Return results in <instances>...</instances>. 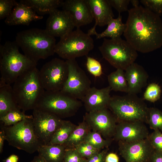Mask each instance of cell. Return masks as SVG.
I'll list each match as a JSON object with an SVG mask.
<instances>
[{
	"label": "cell",
	"mask_w": 162,
	"mask_h": 162,
	"mask_svg": "<svg viewBox=\"0 0 162 162\" xmlns=\"http://www.w3.org/2000/svg\"><path fill=\"white\" fill-rule=\"evenodd\" d=\"M123 35L137 52L147 53L162 46V21L160 16L141 6L128 10Z\"/></svg>",
	"instance_id": "obj_1"
},
{
	"label": "cell",
	"mask_w": 162,
	"mask_h": 162,
	"mask_svg": "<svg viewBox=\"0 0 162 162\" xmlns=\"http://www.w3.org/2000/svg\"><path fill=\"white\" fill-rule=\"evenodd\" d=\"M16 42L7 41L0 47V85H11L37 63L20 52Z\"/></svg>",
	"instance_id": "obj_2"
},
{
	"label": "cell",
	"mask_w": 162,
	"mask_h": 162,
	"mask_svg": "<svg viewBox=\"0 0 162 162\" xmlns=\"http://www.w3.org/2000/svg\"><path fill=\"white\" fill-rule=\"evenodd\" d=\"M15 41L24 54L36 63L55 53V37L45 29L34 28L21 31L16 34Z\"/></svg>",
	"instance_id": "obj_3"
},
{
	"label": "cell",
	"mask_w": 162,
	"mask_h": 162,
	"mask_svg": "<svg viewBox=\"0 0 162 162\" xmlns=\"http://www.w3.org/2000/svg\"><path fill=\"white\" fill-rule=\"evenodd\" d=\"M36 67L26 72L14 82L15 100L20 110L25 112L34 109L45 90L40 82Z\"/></svg>",
	"instance_id": "obj_4"
},
{
	"label": "cell",
	"mask_w": 162,
	"mask_h": 162,
	"mask_svg": "<svg viewBox=\"0 0 162 162\" xmlns=\"http://www.w3.org/2000/svg\"><path fill=\"white\" fill-rule=\"evenodd\" d=\"M108 108L118 122L139 121L147 123L149 108L136 94L127 93L122 96L111 97Z\"/></svg>",
	"instance_id": "obj_5"
},
{
	"label": "cell",
	"mask_w": 162,
	"mask_h": 162,
	"mask_svg": "<svg viewBox=\"0 0 162 162\" xmlns=\"http://www.w3.org/2000/svg\"><path fill=\"white\" fill-rule=\"evenodd\" d=\"M82 105L81 101L61 91H45L35 108L62 118L74 115Z\"/></svg>",
	"instance_id": "obj_6"
},
{
	"label": "cell",
	"mask_w": 162,
	"mask_h": 162,
	"mask_svg": "<svg viewBox=\"0 0 162 162\" xmlns=\"http://www.w3.org/2000/svg\"><path fill=\"white\" fill-rule=\"evenodd\" d=\"M98 48L103 57L111 65L124 70L134 62L138 56L137 51L121 38H104Z\"/></svg>",
	"instance_id": "obj_7"
},
{
	"label": "cell",
	"mask_w": 162,
	"mask_h": 162,
	"mask_svg": "<svg viewBox=\"0 0 162 162\" xmlns=\"http://www.w3.org/2000/svg\"><path fill=\"white\" fill-rule=\"evenodd\" d=\"M32 119V115L12 125H2L9 145L30 154L41 146L34 133Z\"/></svg>",
	"instance_id": "obj_8"
},
{
	"label": "cell",
	"mask_w": 162,
	"mask_h": 162,
	"mask_svg": "<svg viewBox=\"0 0 162 162\" xmlns=\"http://www.w3.org/2000/svg\"><path fill=\"white\" fill-rule=\"evenodd\" d=\"M94 47L91 36L79 28L61 38L55 52L62 58L68 60L86 56Z\"/></svg>",
	"instance_id": "obj_9"
},
{
	"label": "cell",
	"mask_w": 162,
	"mask_h": 162,
	"mask_svg": "<svg viewBox=\"0 0 162 162\" xmlns=\"http://www.w3.org/2000/svg\"><path fill=\"white\" fill-rule=\"evenodd\" d=\"M68 74L66 61L58 58L46 63L39 70L41 84L46 91H61L67 80Z\"/></svg>",
	"instance_id": "obj_10"
},
{
	"label": "cell",
	"mask_w": 162,
	"mask_h": 162,
	"mask_svg": "<svg viewBox=\"0 0 162 162\" xmlns=\"http://www.w3.org/2000/svg\"><path fill=\"white\" fill-rule=\"evenodd\" d=\"M66 61L68 76L61 91L74 98L81 100L91 88V81L75 59Z\"/></svg>",
	"instance_id": "obj_11"
},
{
	"label": "cell",
	"mask_w": 162,
	"mask_h": 162,
	"mask_svg": "<svg viewBox=\"0 0 162 162\" xmlns=\"http://www.w3.org/2000/svg\"><path fill=\"white\" fill-rule=\"evenodd\" d=\"M33 110L32 123L35 134L41 146L47 145L63 120L36 108Z\"/></svg>",
	"instance_id": "obj_12"
},
{
	"label": "cell",
	"mask_w": 162,
	"mask_h": 162,
	"mask_svg": "<svg viewBox=\"0 0 162 162\" xmlns=\"http://www.w3.org/2000/svg\"><path fill=\"white\" fill-rule=\"evenodd\" d=\"M108 108L86 112L83 119L91 130L106 138L113 137L117 125L116 119Z\"/></svg>",
	"instance_id": "obj_13"
},
{
	"label": "cell",
	"mask_w": 162,
	"mask_h": 162,
	"mask_svg": "<svg viewBox=\"0 0 162 162\" xmlns=\"http://www.w3.org/2000/svg\"><path fill=\"white\" fill-rule=\"evenodd\" d=\"M120 154L125 162H150L154 151L148 138L136 141H118Z\"/></svg>",
	"instance_id": "obj_14"
},
{
	"label": "cell",
	"mask_w": 162,
	"mask_h": 162,
	"mask_svg": "<svg viewBox=\"0 0 162 162\" xmlns=\"http://www.w3.org/2000/svg\"><path fill=\"white\" fill-rule=\"evenodd\" d=\"M149 134L144 122L123 121L118 122L113 137L118 141L131 142L147 138Z\"/></svg>",
	"instance_id": "obj_15"
},
{
	"label": "cell",
	"mask_w": 162,
	"mask_h": 162,
	"mask_svg": "<svg viewBox=\"0 0 162 162\" xmlns=\"http://www.w3.org/2000/svg\"><path fill=\"white\" fill-rule=\"evenodd\" d=\"M74 27L69 13L56 9L49 14L45 29L51 36L61 38L72 31Z\"/></svg>",
	"instance_id": "obj_16"
},
{
	"label": "cell",
	"mask_w": 162,
	"mask_h": 162,
	"mask_svg": "<svg viewBox=\"0 0 162 162\" xmlns=\"http://www.w3.org/2000/svg\"><path fill=\"white\" fill-rule=\"evenodd\" d=\"M62 8L70 14L77 28L90 23L94 19L86 0H66Z\"/></svg>",
	"instance_id": "obj_17"
},
{
	"label": "cell",
	"mask_w": 162,
	"mask_h": 162,
	"mask_svg": "<svg viewBox=\"0 0 162 162\" xmlns=\"http://www.w3.org/2000/svg\"><path fill=\"white\" fill-rule=\"evenodd\" d=\"M111 90L109 86L101 89L91 87L81 100L87 112L108 108Z\"/></svg>",
	"instance_id": "obj_18"
},
{
	"label": "cell",
	"mask_w": 162,
	"mask_h": 162,
	"mask_svg": "<svg viewBox=\"0 0 162 162\" xmlns=\"http://www.w3.org/2000/svg\"><path fill=\"white\" fill-rule=\"evenodd\" d=\"M128 86L127 93L136 94L147 85L148 75L141 65L134 63L125 70Z\"/></svg>",
	"instance_id": "obj_19"
},
{
	"label": "cell",
	"mask_w": 162,
	"mask_h": 162,
	"mask_svg": "<svg viewBox=\"0 0 162 162\" xmlns=\"http://www.w3.org/2000/svg\"><path fill=\"white\" fill-rule=\"evenodd\" d=\"M92 15L95 20L94 26L88 31H94L97 26L106 25L114 16L108 0H86Z\"/></svg>",
	"instance_id": "obj_20"
},
{
	"label": "cell",
	"mask_w": 162,
	"mask_h": 162,
	"mask_svg": "<svg viewBox=\"0 0 162 162\" xmlns=\"http://www.w3.org/2000/svg\"><path fill=\"white\" fill-rule=\"evenodd\" d=\"M43 18V16L38 15L30 7L20 1L14 8L10 14L6 18L4 22L9 26H28L32 22L42 19Z\"/></svg>",
	"instance_id": "obj_21"
},
{
	"label": "cell",
	"mask_w": 162,
	"mask_h": 162,
	"mask_svg": "<svg viewBox=\"0 0 162 162\" xmlns=\"http://www.w3.org/2000/svg\"><path fill=\"white\" fill-rule=\"evenodd\" d=\"M106 28L103 32L98 33L96 30L89 31H88L87 34L91 36L95 35L97 39H100L105 37H109L111 39H116L120 38L121 35L124 33L126 25L122 22V16L120 14L116 19H111L107 24Z\"/></svg>",
	"instance_id": "obj_22"
},
{
	"label": "cell",
	"mask_w": 162,
	"mask_h": 162,
	"mask_svg": "<svg viewBox=\"0 0 162 162\" xmlns=\"http://www.w3.org/2000/svg\"><path fill=\"white\" fill-rule=\"evenodd\" d=\"M17 110L20 109L15 100L12 87L7 84L0 85V118Z\"/></svg>",
	"instance_id": "obj_23"
},
{
	"label": "cell",
	"mask_w": 162,
	"mask_h": 162,
	"mask_svg": "<svg viewBox=\"0 0 162 162\" xmlns=\"http://www.w3.org/2000/svg\"><path fill=\"white\" fill-rule=\"evenodd\" d=\"M20 1L42 16L50 14L58 8L62 7L64 2L61 0H21Z\"/></svg>",
	"instance_id": "obj_24"
},
{
	"label": "cell",
	"mask_w": 162,
	"mask_h": 162,
	"mask_svg": "<svg viewBox=\"0 0 162 162\" xmlns=\"http://www.w3.org/2000/svg\"><path fill=\"white\" fill-rule=\"evenodd\" d=\"M65 150L63 145H52L41 146L37 151L47 162H62Z\"/></svg>",
	"instance_id": "obj_25"
},
{
	"label": "cell",
	"mask_w": 162,
	"mask_h": 162,
	"mask_svg": "<svg viewBox=\"0 0 162 162\" xmlns=\"http://www.w3.org/2000/svg\"><path fill=\"white\" fill-rule=\"evenodd\" d=\"M91 129L83 119L73 130L68 139L63 145L66 149L75 148L82 142Z\"/></svg>",
	"instance_id": "obj_26"
},
{
	"label": "cell",
	"mask_w": 162,
	"mask_h": 162,
	"mask_svg": "<svg viewBox=\"0 0 162 162\" xmlns=\"http://www.w3.org/2000/svg\"><path fill=\"white\" fill-rule=\"evenodd\" d=\"M76 126L77 125L70 121L63 120L61 124L55 132L47 145H63Z\"/></svg>",
	"instance_id": "obj_27"
},
{
	"label": "cell",
	"mask_w": 162,
	"mask_h": 162,
	"mask_svg": "<svg viewBox=\"0 0 162 162\" xmlns=\"http://www.w3.org/2000/svg\"><path fill=\"white\" fill-rule=\"evenodd\" d=\"M124 71L117 69L108 76L109 86L111 90L128 93V86Z\"/></svg>",
	"instance_id": "obj_28"
},
{
	"label": "cell",
	"mask_w": 162,
	"mask_h": 162,
	"mask_svg": "<svg viewBox=\"0 0 162 162\" xmlns=\"http://www.w3.org/2000/svg\"><path fill=\"white\" fill-rule=\"evenodd\" d=\"M112 141L110 139H104L99 133L94 131H89L83 141L86 142L94 148L100 150L109 146Z\"/></svg>",
	"instance_id": "obj_29"
},
{
	"label": "cell",
	"mask_w": 162,
	"mask_h": 162,
	"mask_svg": "<svg viewBox=\"0 0 162 162\" xmlns=\"http://www.w3.org/2000/svg\"><path fill=\"white\" fill-rule=\"evenodd\" d=\"M24 112L21 111L20 110H12L0 118V120L4 126L12 125L31 116L32 115H26Z\"/></svg>",
	"instance_id": "obj_30"
},
{
	"label": "cell",
	"mask_w": 162,
	"mask_h": 162,
	"mask_svg": "<svg viewBox=\"0 0 162 162\" xmlns=\"http://www.w3.org/2000/svg\"><path fill=\"white\" fill-rule=\"evenodd\" d=\"M147 123L154 130L162 131V112L155 107L149 108Z\"/></svg>",
	"instance_id": "obj_31"
},
{
	"label": "cell",
	"mask_w": 162,
	"mask_h": 162,
	"mask_svg": "<svg viewBox=\"0 0 162 162\" xmlns=\"http://www.w3.org/2000/svg\"><path fill=\"white\" fill-rule=\"evenodd\" d=\"M161 89L160 86L155 83L149 84L143 94L144 99L151 102H154L160 97Z\"/></svg>",
	"instance_id": "obj_32"
},
{
	"label": "cell",
	"mask_w": 162,
	"mask_h": 162,
	"mask_svg": "<svg viewBox=\"0 0 162 162\" xmlns=\"http://www.w3.org/2000/svg\"><path fill=\"white\" fill-rule=\"evenodd\" d=\"M75 148L82 157L87 159L100 151L84 141H83Z\"/></svg>",
	"instance_id": "obj_33"
},
{
	"label": "cell",
	"mask_w": 162,
	"mask_h": 162,
	"mask_svg": "<svg viewBox=\"0 0 162 162\" xmlns=\"http://www.w3.org/2000/svg\"><path fill=\"white\" fill-rule=\"evenodd\" d=\"M17 3L14 0H0V20L6 18Z\"/></svg>",
	"instance_id": "obj_34"
},
{
	"label": "cell",
	"mask_w": 162,
	"mask_h": 162,
	"mask_svg": "<svg viewBox=\"0 0 162 162\" xmlns=\"http://www.w3.org/2000/svg\"><path fill=\"white\" fill-rule=\"evenodd\" d=\"M86 66L88 71L95 77L99 76L102 74L100 63L93 58L87 56Z\"/></svg>",
	"instance_id": "obj_35"
},
{
	"label": "cell",
	"mask_w": 162,
	"mask_h": 162,
	"mask_svg": "<svg viewBox=\"0 0 162 162\" xmlns=\"http://www.w3.org/2000/svg\"><path fill=\"white\" fill-rule=\"evenodd\" d=\"M148 138L154 150L162 152V133L160 130H154Z\"/></svg>",
	"instance_id": "obj_36"
},
{
	"label": "cell",
	"mask_w": 162,
	"mask_h": 162,
	"mask_svg": "<svg viewBox=\"0 0 162 162\" xmlns=\"http://www.w3.org/2000/svg\"><path fill=\"white\" fill-rule=\"evenodd\" d=\"M144 7L159 16L162 15V0H141Z\"/></svg>",
	"instance_id": "obj_37"
},
{
	"label": "cell",
	"mask_w": 162,
	"mask_h": 162,
	"mask_svg": "<svg viewBox=\"0 0 162 162\" xmlns=\"http://www.w3.org/2000/svg\"><path fill=\"white\" fill-rule=\"evenodd\" d=\"M87 159L82 157L75 148L66 149L62 162H86Z\"/></svg>",
	"instance_id": "obj_38"
},
{
	"label": "cell",
	"mask_w": 162,
	"mask_h": 162,
	"mask_svg": "<svg viewBox=\"0 0 162 162\" xmlns=\"http://www.w3.org/2000/svg\"><path fill=\"white\" fill-rule=\"evenodd\" d=\"M112 7L114 8L119 14L122 12L128 11V5L130 0H108Z\"/></svg>",
	"instance_id": "obj_39"
},
{
	"label": "cell",
	"mask_w": 162,
	"mask_h": 162,
	"mask_svg": "<svg viewBox=\"0 0 162 162\" xmlns=\"http://www.w3.org/2000/svg\"><path fill=\"white\" fill-rule=\"evenodd\" d=\"M106 149L101 151L87 159L86 162H105V158L107 153Z\"/></svg>",
	"instance_id": "obj_40"
},
{
	"label": "cell",
	"mask_w": 162,
	"mask_h": 162,
	"mask_svg": "<svg viewBox=\"0 0 162 162\" xmlns=\"http://www.w3.org/2000/svg\"><path fill=\"white\" fill-rule=\"evenodd\" d=\"M150 162H162V152L154 150L151 156Z\"/></svg>",
	"instance_id": "obj_41"
},
{
	"label": "cell",
	"mask_w": 162,
	"mask_h": 162,
	"mask_svg": "<svg viewBox=\"0 0 162 162\" xmlns=\"http://www.w3.org/2000/svg\"><path fill=\"white\" fill-rule=\"evenodd\" d=\"M119 158L115 153H110L107 154L105 158V162H118Z\"/></svg>",
	"instance_id": "obj_42"
},
{
	"label": "cell",
	"mask_w": 162,
	"mask_h": 162,
	"mask_svg": "<svg viewBox=\"0 0 162 162\" xmlns=\"http://www.w3.org/2000/svg\"><path fill=\"white\" fill-rule=\"evenodd\" d=\"M0 130V153H2L4 145V142L6 140V136L5 132L3 128L1 125Z\"/></svg>",
	"instance_id": "obj_43"
},
{
	"label": "cell",
	"mask_w": 162,
	"mask_h": 162,
	"mask_svg": "<svg viewBox=\"0 0 162 162\" xmlns=\"http://www.w3.org/2000/svg\"><path fill=\"white\" fill-rule=\"evenodd\" d=\"M18 160L19 157L17 155L12 154L6 159L3 160L2 161L3 162H18Z\"/></svg>",
	"instance_id": "obj_44"
},
{
	"label": "cell",
	"mask_w": 162,
	"mask_h": 162,
	"mask_svg": "<svg viewBox=\"0 0 162 162\" xmlns=\"http://www.w3.org/2000/svg\"><path fill=\"white\" fill-rule=\"evenodd\" d=\"M30 162H47L42 157L38 155L35 156Z\"/></svg>",
	"instance_id": "obj_45"
},
{
	"label": "cell",
	"mask_w": 162,
	"mask_h": 162,
	"mask_svg": "<svg viewBox=\"0 0 162 162\" xmlns=\"http://www.w3.org/2000/svg\"><path fill=\"white\" fill-rule=\"evenodd\" d=\"M130 2L134 7V8H137L139 6V1L138 0H131Z\"/></svg>",
	"instance_id": "obj_46"
}]
</instances>
